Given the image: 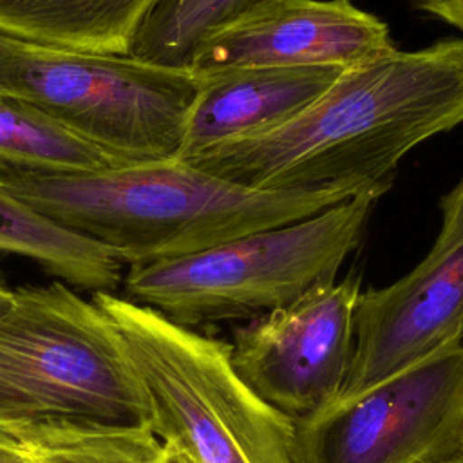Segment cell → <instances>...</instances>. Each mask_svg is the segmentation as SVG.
Masks as SVG:
<instances>
[{
	"label": "cell",
	"instance_id": "20",
	"mask_svg": "<svg viewBox=\"0 0 463 463\" xmlns=\"http://www.w3.org/2000/svg\"><path fill=\"white\" fill-rule=\"evenodd\" d=\"M161 463H194L190 458H186L183 452H179L177 449L165 445L163 443V458Z\"/></svg>",
	"mask_w": 463,
	"mask_h": 463
},
{
	"label": "cell",
	"instance_id": "4",
	"mask_svg": "<svg viewBox=\"0 0 463 463\" xmlns=\"http://www.w3.org/2000/svg\"><path fill=\"white\" fill-rule=\"evenodd\" d=\"M92 300L116 324L141 383L148 427L194 463H293V418L237 374L232 345L118 297Z\"/></svg>",
	"mask_w": 463,
	"mask_h": 463
},
{
	"label": "cell",
	"instance_id": "1",
	"mask_svg": "<svg viewBox=\"0 0 463 463\" xmlns=\"http://www.w3.org/2000/svg\"><path fill=\"white\" fill-rule=\"evenodd\" d=\"M461 123L463 38H450L345 67L286 123L186 163L260 190L360 194L389 186L407 152Z\"/></svg>",
	"mask_w": 463,
	"mask_h": 463
},
{
	"label": "cell",
	"instance_id": "7",
	"mask_svg": "<svg viewBox=\"0 0 463 463\" xmlns=\"http://www.w3.org/2000/svg\"><path fill=\"white\" fill-rule=\"evenodd\" d=\"M463 449V345L293 418V463H430Z\"/></svg>",
	"mask_w": 463,
	"mask_h": 463
},
{
	"label": "cell",
	"instance_id": "15",
	"mask_svg": "<svg viewBox=\"0 0 463 463\" xmlns=\"http://www.w3.org/2000/svg\"><path fill=\"white\" fill-rule=\"evenodd\" d=\"M259 0H161L137 31L130 54L159 65L190 69L201 42Z\"/></svg>",
	"mask_w": 463,
	"mask_h": 463
},
{
	"label": "cell",
	"instance_id": "9",
	"mask_svg": "<svg viewBox=\"0 0 463 463\" xmlns=\"http://www.w3.org/2000/svg\"><path fill=\"white\" fill-rule=\"evenodd\" d=\"M458 345H463V239L441 253H427L396 282L360 293L351 365L331 403L353 400Z\"/></svg>",
	"mask_w": 463,
	"mask_h": 463
},
{
	"label": "cell",
	"instance_id": "23",
	"mask_svg": "<svg viewBox=\"0 0 463 463\" xmlns=\"http://www.w3.org/2000/svg\"><path fill=\"white\" fill-rule=\"evenodd\" d=\"M5 42H7V38H5V36H2V34H0V49H2V47H4V45H5Z\"/></svg>",
	"mask_w": 463,
	"mask_h": 463
},
{
	"label": "cell",
	"instance_id": "19",
	"mask_svg": "<svg viewBox=\"0 0 463 463\" xmlns=\"http://www.w3.org/2000/svg\"><path fill=\"white\" fill-rule=\"evenodd\" d=\"M0 463H36L31 447L0 429Z\"/></svg>",
	"mask_w": 463,
	"mask_h": 463
},
{
	"label": "cell",
	"instance_id": "3",
	"mask_svg": "<svg viewBox=\"0 0 463 463\" xmlns=\"http://www.w3.org/2000/svg\"><path fill=\"white\" fill-rule=\"evenodd\" d=\"M139 427L148 409L112 318L65 282L13 291L0 315V429L29 441Z\"/></svg>",
	"mask_w": 463,
	"mask_h": 463
},
{
	"label": "cell",
	"instance_id": "12",
	"mask_svg": "<svg viewBox=\"0 0 463 463\" xmlns=\"http://www.w3.org/2000/svg\"><path fill=\"white\" fill-rule=\"evenodd\" d=\"M161 0H0V34L25 43L128 54Z\"/></svg>",
	"mask_w": 463,
	"mask_h": 463
},
{
	"label": "cell",
	"instance_id": "17",
	"mask_svg": "<svg viewBox=\"0 0 463 463\" xmlns=\"http://www.w3.org/2000/svg\"><path fill=\"white\" fill-rule=\"evenodd\" d=\"M463 239V179L441 199V228L429 253H441Z\"/></svg>",
	"mask_w": 463,
	"mask_h": 463
},
{
	"label": "cell",
	"instance_id": "2",
	"mask_svg": "<svg viewBox=\"0 0 463 463\" xmlns=\"http://www.w3.org/2000/svg\"><path fill=\"white\" fill-rule=\"evenodd\" d=\"M0 184L128 266L197 253L356 195L251 188L179 159L61 175L0 170Z\"/></svg>",
	"mask_w": 463,
	"mask_h": 463
},
{
	"label": "cell",
	"instance_id": "8",
	"mask_svg": "<svg viewBox=\"0 0 463 463\" xmlns=\"http://www.w3.org/2000/svg\"><path fill=\"white\" fill-rule=\"evenodd\" d=\"M360 293V275L349 273L241 327L232 344L241 380L289 418L327 407L351 365Z\"/></svg>",
	"mask_w": 463,
	"mask_h": 463
},
{
	"label": "cell",
	"instance_id": "21",
	"mask_svg": "<svg viewBox=\"0 0 463 463\" xmlns=\"http://www.w3.org/2000/svg\"><path fill=\"white\" fill-rule=\"evenodd\" d=\"M11 300H13V291L0 284V315L9 307Z\"/></svg>",
	"mask_w": 463,
	"mask_h": 463
},
{
	"label": "cell",
	"instance_id": "13",
	"mask_svg": "<svg viewBox=\"0 0 463 463\" xmlns=\"http://www.w3.org/2000/svg\"><path fill=\"white\" fill-rule=\"evenodd\" d=\"M0 251L40 264L67 286L114 293L123 260L105 244L43 215L0 184Z\"/></svg>",
	"mask_w": 463,
	"mask_h": 463
},
{
	"label": "cell",
	"instance_id": "5",
	"mask_svg": "<svg viewBox=\"0 0 463 463\" xmlns=\"http://www.w3.org/2000/svg\"><path fill=\"white\" fill-rule=\"evenodd\" d=\"M367 188L311 217L251 232L213 248L130 266L128 300L181 326L260 317L331 284L358 248L376 201Z\"/></svg>",
	"mask_w": 463,
	"mask_h": 463
},
{
	"label": "cell",
	"instance_id": "22",
	"mask_svg": "<svg viewBox=\"0 0 463 463\" xmlns=\"http://www.w3.org/2000/svg\"><path fill=\"white\" fill-rule=\"evenodd\" d=\"M430 463H463V449L447 456V458H441V459H436V461H430Z\"/></svg>",
	"mask_w": 463,
	"mask_h": 463
},
{
	"label": "cell",
	"instance_id": "18",
	"mask_svg": "<svg viewBox=\"0 0 463 463\" xmlns=\"http://www.w3.org/2000/svg\"><path fill=\"white\" fill-rule=\"evenodd\" d=\"M429 14L454 25L463 33V0H414Z\"/></svg>",
	"mask_w": 463,
	"mask_h": 463
},
{
	"label": "cell",
	"instance_id": "14",
	"mask_svg": "<svg viewBox=\"0 0 463 463\" xmlns=\"http://www.w3.org/2000/svg\"><path fill=\"white\" fill-rule=\"evenodd\" d=\"M125 165L20 99H0V170L36 175L94 172Z\"/></svg>",
	"mask_w": 463,
	"mask_h": 463
},
{
	"label": "cell",
	"instance_id": "16",
	"mask_svg": "<svg viewBox=\"0 0 463 463\" xmlns=\"http://www.w3.org/2000/svg\"><path fill=\"white\" fill-rule=\"evenodd\" d=\"M36 463H161L163 441L148 429L52 432L25 441Z\"/></svg>",
	"mask_w": 463,
	"mask_h": 463
},
{
	"label": "cell",
	"instance_id": "10",
	"mask_svg": "<svg viewBox=\"0 0 463 463\" xmlns=\"http://www.w3.org/2000/svg\"><path fill=\"white\" fill-rule=\"evenodd\" d=\"M392 49L389 25L351 0H259L212 31L190 69H345Z\"/></svg>",
	"mask_w": 463,
	"mask_h": 463
},
{
	"label": "cell",
	"instance_id": "11",
	"mask_svg": "<svg viewBox=\"0 0 463 463\" xmlns=\"http://www.w3.org/2000/svg\"><path fill=\"white\" fill-rule=\"evenodd\" d=\"M340 67H235L197 72L183 146L188 161L217 145L271 130L311 105Z\"/></svg>",
	"mask_w": 463,
	"mask_h": 463
},
{
	"label": "cell",
	"instance_id": "6",
	"mask_svg": "<svg viewBox=\"0 0 463 463\" xmlns=\"http://www.w3.org/2000/svg\"><path fill=\"white\" fill-rule=\"evenodd\" d=\"M199 90L192 69L7 38L0 99H20L125 165L177 159Z\"/></svg>",
	"mask_w": 463,
	"mask_h": 463
}]
</instances>
